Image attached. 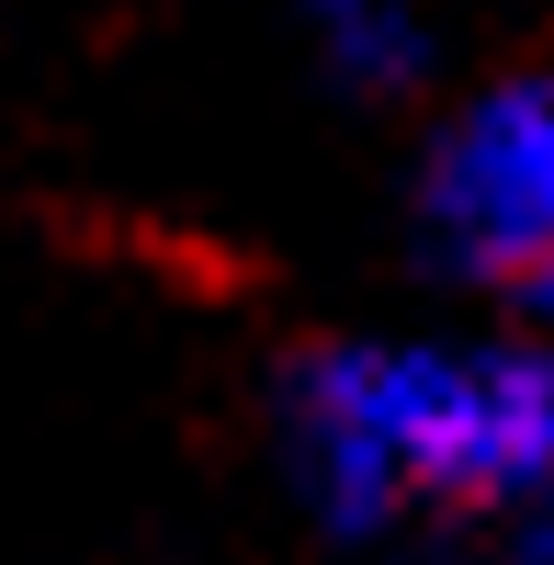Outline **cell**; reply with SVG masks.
<instances>
[{"instance_id": "obj_1", "label": "cell", "mask_w": 554, "mask_h": 565, "mask_svg": "<svg viewBox=\"0 0 554 565\" xmlns=\"http://www.w3.org/2000/svg\"><path fill=\"white\" fill-rule=\"evenodd\" d=\"M284 476L340 543L510 532L554 498V340H329L284 373Z\"/></svg>"}, {"instance_id": "obj_5", "label": "cell", "mask_w": 554, "mask_h": 565, "mask_svg": "<svg viewBox=\"0 0 554 565\" xmlns=\"http://www.w3.org/2000/svg\"><path fill=\"white\" fill-rule=\"evenodd\" d=\"M510 306H521V317H532V328H543V340H554V260H543V271H532V282H521V295H510Z\"/></svg>"}, {"instance_id": "obj_3", "label": "cell", "mask_w": 554, "mask_h": 565, "mask_svg": "<svg viewBox=\"0 0 554 565\" xmlns=\"http://www.w3.org/2000/svg\"><path fill=\"white\" fill-rule=\"evenodd\" d=\"M295 23H306V57L340 90H407L430 68L419 0H295Z\"/></svg>"}, {"instance_id": "obj_4", "label": "cell", "mask_w": 554, "mask_h": 565, "mask_svg": "<svg viewBox=\"0 0 554 565\" xmlns=\"http://www.w3.org/2000/svg\"><path fill=\"white\" fill-rule=\"evenodd\" d=\"M487 565H554V498H543V509H521V521L498 532V554H487Z\"/></svg>"}, {"instance_id": "obj_2", "label": "cell", "mask_w": 554, "mask_h": 565, "mask_svg": "<svg viewBox=\"0 0 554 565\" xmlns=\"http://www.w3.org/2000/svg\"><path fill=\"white\" fill-rule=\"evenodd\" d=\"M419 215L441 260L498 282V295H521L554 260V68H510L441 114L419 159Z\"/></svg>"}]
</instances>
